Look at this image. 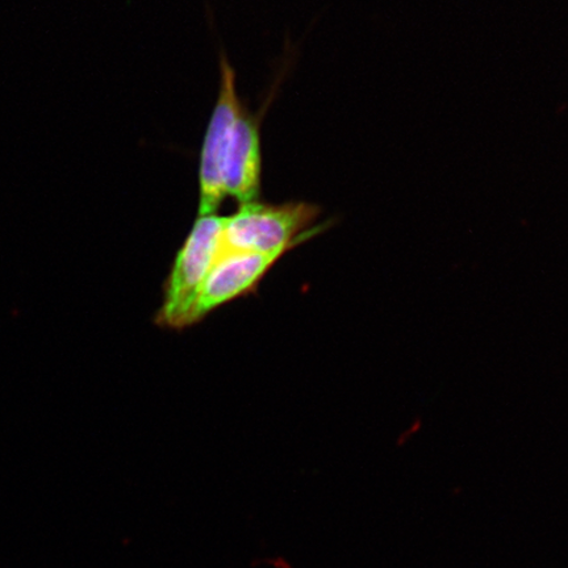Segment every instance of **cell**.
<instances>
[{
	"mask_svg": "<svg viewBox=\"0 0 568 568\" xmlns=\"http://www.w3.org/2000/svg\"><path fill=\"white\" fill-rule=\"evenodd\" d=\"M262 181L261 118L244 109L234 124L224 163L226 196L239 204L260 201Z\"/></svg>",
	"mask_w": 568,
	"mask_h": 568,
	"instance_id": "obj_5",
	"label": "cell"
},
{
	"mask_svg": "<svg viewBox=\"0 0 568 568\" xmlns=\"http://www.w3.org/2000/svg\"><path fill=\"white\" fill-rule=\"evenodd\" d=\"M320 213L318 205L307 202L240 204L233 215L223 217L219 255L291 252L329 229L331 222L315 225Z\"/></svg>",
	"mask_w": 568,
	"mask_h": 568,
	"instance_id": "obj_1",
	"label": "cell"
},
{
	"mask_svg": "<svg viewBox=\"0 0 568 568\" xmlns=\"http://www.w3.org/2000/svg\"><path fill=\"white\" fill-rule=\"evenodd\" d=\"M223 217L217 213L197 216L183 241L163 283L162 304L154 316V324L160 328L180 331L182 318L219 258Z\"/></svg>",
	"mask_w": 568,
	"mask_h": 568,
	"instance_id": "obj_2",
	"label": "cell"
},
{
	"mask_svg": "<svg viewBox=\"0 0 568 568\" xmlns=\"http://www.w3.org/2000/svg\"><path fill=\"white\" fill-rule=\"evenodd\" d=\"M220 71H222V78H220L219 97L204 133L201 165H199L197 216L216 215L225 201V155L234 124L244 111L237 92L236 71L225 54L220 60Z\"/></svg>",
	"mask_w": 568,
	"mask_h": 568,
	"instance_id": "obj_3",
	"label": "cell"
},
{
	"mask_svg": "<svg viewBox=\"0 0 568 568\" xmlns=\"http://www.w3.org/2000/svg\"><path fill=\"white\" fill-rule=\"evenodd\" d=\"M288 252L219 255L207 280L182 318L180 331L191 328L224 305L257 294L265 276Z\"/></svg>",
	"mask_w": 568,
	"mask_h": 568,
	"instance_id": "obj_4",
	"label": "cell"
}]
</instances>
